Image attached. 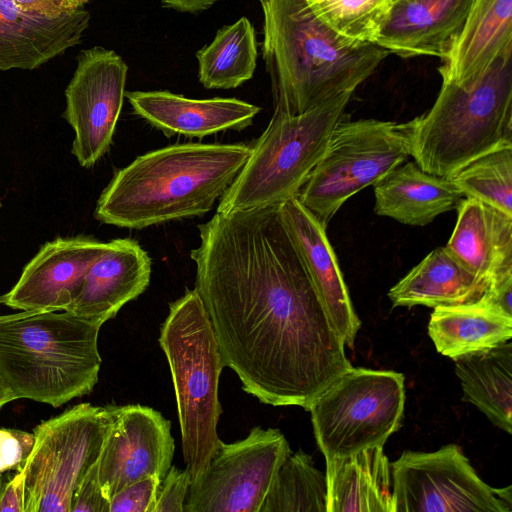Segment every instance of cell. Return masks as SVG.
I'll return each mask as SVG.
<instances>
[{
    "label": "cell",
    "mask_w": 512,
    "mask_h": 512,
    "mask_svg": "<svg viewBox=\"0 0 512 512\" xmlns=\"http://www.w3.org/2000/svg\"><path fill=\"white\" fill-rule=\"evenodd\" d=\"M488 285L464 268L445 247L431 251L388 292L393 307L458 305L479 300Z\"/></svg>",
    "instance_id": "26"
},
{
    "label": "cell",
    "mask_w": 512,
    "mask_h": 512,
    "mask_svg": "<svg viewBox=\"0 0 512 512\" xmlns=\"http://www.w3.org/2000/svg\"><path fill=\"white\" fill-rule=\"evenodd\" d=\"M16 396L0 373V410L9 402L16 400Z\"/></svg>",
    "instance_id": "40"
},
{
    "label": "cell",
    "mask_w": 512,
    "mask_h": 512,
    "mask_svg": "<svg viewBox=\"0 0 512 512\" xmlns=\"http://www.w3.org/2000/svg\"><path fill=\"white\" fill-rule=\"evenodd\" d=\"M257 55L254 27L241 17L196 53L199 81L207 89L239 87L253 77Z\"/></svg>",
    "instance_id": "28"
},
{
    "label": "cell",
    "mask_w": 512,
    "mask_h": 512,
    "mask_svg": "<svg viewBox=\"0 0 512 512\" xmlns=\"http://www.w3.org/2000/svg\"><path fill=\"white\" fill-rule=\"evenodd\" d=\"M151 265L136 240H111L88 269L79 294L66 311L102 326L146 290Z\"/></svg>",
    "instance_id": "19"
},
{
    "label": "cell",
    "mask_w": 512,
    "mask_h": 512,
    "mask_svg": "<svg viewBox=\"0 0 512 512\" xmlns=\"http://www.w3.org/2000/svg\"><path fill=\"white\" fill-rule=\"evenodd\" d=\"M428 334L439 353L456 360L510 341L512 316L482 296L474 302L434 308Z\"/></svg>",
    "instance_id": "25"
},
{
    "label": "cell",
    "mask_w": 512,
    "mask_h": 512,
    "mask_svg": "<svg viewBox=\"0 0 512 512\" xmlns=\"http://www.w3.org/2000/svg\"><path fill=\"white\" fill-rule=\"evenodd\" d=\"M27 464L0 488V512H24Z\"/></svg>",
    "instance_id": "36"
},
{
    "label": "cell",
    "mask_w": 512,
    "mask_h": 512,
    "mask_svg": "<svg viewBox=\"0 0 512 512\" xmlns=\"http://www.w3.org/2000/svg\"><path fill=\"white\" fill-rule=\"evenodd\" d=\"M291 452L275 428L255 426L242 440H220L204 471L191 482L183 512H259Z\"/></svg>",
    "instance_id": "12"
},
{
    "label": "cell",
    "mask_w": 512,
    "mask_h": 512,
    "mask_svg": "<svg viewBox=\"0 0 512 512\" xmlns=\"http://www.w3.org/2000/svg\"><path fill=\"white\" fill-rule=\"evenodd\" d=\"M133 112L167 137L199 139L226 130L241 131L261 108L236 99H191L168 91L125 92Z\"/></svg>",
    "instance_id": "20"
},
{
    "label": "cell",
    "mask_w": 512,
    "mask_h": 512,
    "mask_svg": "<svg viewBox=\"0 0 512 512\" xmlns=\"http://www.w3.org/2000/svg\"><path fill=\"white\" fill-rule=\"evenodd\" d=\"M219 0H161L162 6L179 12L199 13Z\"/></svg>",
    "instance_id": "39"
},
{
    "label": "cell",
    "mask_w": 512,
    "mask_h": 512,
    "mask_svg": "<svg viewBox=\"0 0 512 512\" xmlns=\"http://www.w3.org/2000/svg\"><path fill=\"white\" fill-rule=\"evenodd\" d=\"M191 482L186 469L171 465L158 485L153 512H183Z\"/></svg>",
    "instance_id": "33"
},
{
    "label": "cell",
    "mask_w": 512,
    "mask_h": 512,
    "mask_svg": "<svg viewBox=\"0 0 512 512\" xmlns=\"http://www.w3.org/2000/svg\"><path fill=\"white\" fill-rule=\"evenodd\" d=\"M512 50V0H474L463 31L439 68L442 82L471 85Z\"/></svg>",
    "instance_id": "22"
},
{
    "label": "cell",
    "mask_w": 512,
    "mask_h": 512,
    "mask_svg": "<svg viewBox=\"0 0 512 512\" xmlns=\"http://www.w3.org/2000/svg\"><path fill=\"white\" fill-rule=\"evenodd\" d=\"M483 297L512 316V278L490 287Z\"/></svg>",
    "instance_id": "38"
},
{
    "label": "cell",
    "mask_w": 512,
    "mask_h": 512,
    "mask_svg": "<svg viewBox=\"0 0 512 512\" xmlns=\"http://www.w3.org/2000/svg\"><path fill=\"white\" fill-rule=\"evenodd\" d=\"M0 304H2L1 297H0Z\"/></svg>",
    "instance_id": "42"
},
{
    "label": "cell",
    "mask_w": 512,
    "mask_h": 512,
    "mask_svg": "<svg viewBox=\"0 0 512 512\" xmlns=\"http://www.w3.org/2000/svg\"><path fill=\"white\" fill-rule=\"evenodd\" d=\"M391 464L394 512H511V486L492 488L456 444L404 451Z\"/></svg>",
    "instance_id": "11"
},
{
    "label": "cell",
    "mask_w": 512,
    "mask_h": 512,
    "mask_svg": "<svg viewBox=\"0 0 512 512\" xmlns=\"http://www.w3.org/2000/svg\"><path fill=\"white\" fill-rule=\"evenodd\" d=\"M404 376L391 370L351 367L307 411L325 460L384 446L404 412Z\"/></svg>",
    "instance_id": "9"
},
{
    "label": "cell",
    "mask_w": 512,
    "mask_h": 512,
    "mask_svg": "<svg viewBox=\"0 0 512 512\" xmlns=\"http://www.w3.org/2000/svg\"><path fill=\"white\" fill-rule=\"evenodd\" d=\"M474 0H394L376 45L401 55H449Z\"/></svg>",
    "instance_id": "18"
},
{
    "label": "cell",
    "mask_w": 512,
    "mask_h": 512,
    "mask_svg": "<svg viewBox=\"0 0 512 512\" xmlns=\"http://www.w3.org/2000/svg\"><path fill=\"white\" fill-rule=\"evenodd\" d=\"M109 429L97 461L98 478L110 499L150 476L161 480L172 464L175 443L170 422L139 404L108 405Z\"/></svg>",
    "instance_id": "14"
},
{
    "label": "cell",
    "mask_w": 512,
    "mask_h": 512,
    "mask_svg": "<svg viewBox=\"0 0 512 512\" xmlns=\"http://www.w3.org/2000/svg\"><path fill=\"white\" fill-rule=\"evenodd\" d=\"M198 230L194 290L224 366L261 403L308 410L352 365L279 204L216 212Z\"/></svg>",
    "instance_id": "1"
},
{
    "label": "cell",
    "mask_w": 512,
    "mask_h": 512,
    "mask_svg": "<svg viewBox=\"0 0 512 512\" xmlns=\"http://www.w3.org/2000/svg\"><path fill=\"white\" fill-rule=\"evenodd\" d=\"M34 433L0 428V474L21 470L34 447Z\"/></svg>",
    "instance_id": "34"
},
{
    "label": "cell",
    "mask_w": 512,
    "mask_h": 512,
    "mask_svg": "<svg viewBox=\"0 0 512 512\" xmlns=\"http://www.w3.org/2000/svg\"><path fill=\"white\" fill-rule=\"evenodd\" d=\"M160 481L150 476L123 488L110 499L109 512H153Z\"/></svg>",
    "instance_id": "32"
},
{
    "label": "cell",
    "mask_w": 512,
    "mask_h": 512,
    "mask_svg": "<svg viewBox=\"0 0 512 512\" xmlns=\"http://www.w3.org/2000/svg\"><path fill=\"white\" fill-rule=\"evenodd\" d=\"M109 425L107 406L80 403L35 427L26 462L24 512H71L74 494L97 463Z\"/></svg>",
    "instance_id": "10"
},
{
    "label": "cell",
    "mask_w": 512,
    "mask_h": 512,
    "mask_svg": "<svg viewBox=\"0 0 512 512\" xmlns=\"http://www.w3.org/2000/svg\"><path fill=\"white\" fill-rule=\"evenodd\" d=\"M352 94L341 93L297 115L274 111L216 212L281 204L296 197L326 152Z\"/></svg>",
    "instance_id": "7"
},
{
    "label": "cell",
    "mask_w": 512,
    "mask_h": 512,
    "mask_svg": "<svg viewBox=\"0 0 512 512\" xmlns=\"http://www.w3.org/2000/svg\"><path fill=\"white\" fill-rule=\"evenodd\" d=\"M464 196L512 216V146L479 156L449 177Z\"/></svg>",
    "instance_id": "30"
},
{
    "label": "cell",
    "mask_w": 512,
    "mask_h": 512,
    "mask_svg": "<svg viewBox=\"0 0 512 512\" xmlns=\"http://www.w3.org/2000/svg\"><path fill=\"white\" fill-rule=\"evenodd\" d=\"M409 156V122L341 120L296 197L326 228L350 197L375 185Z\"/></svg>",
    "instance_id": "8"
},
{
    "label": "cell",
    "mask_w": 512,
    "mask_h": 512,
    "mask_svg": "<svg viewBox=\"0 0 512 512\" xmlns=\"http://www.w3.org/2000/svg\"><path fill=\"white\" fill-rule=\"evenodd\" d=\"M159 344L175 390L183 458L191 480L206 468L220 441L218 386L225 367L208 315L197 292L186 289L170 303Z\"/></svg>",
    "instance_id": "6"
},
{
    "label": "cell",
    "mask_w": 512,
    "mask_h": 512,
    "mask_svg": "<svg viewBox=\"0 0 512 512\" xmlns=\"http://www.w3.org/2000/svg\"><path fill=\"white\" fill-rule=\"evenodd\" d=\"M101 325L69 311L0 315V373L17 399L60 407L98 382Z\"/></svg>",
    "instance_id": "4"
},
{
    "label": "cell",
    "mask_w": 512,
    "mask_h": 512,
    "mask_svg": "<svg viewBox=\"0 0 512 512\" xmlns=\"http://www.w3.org/2000/svg\"><path fill=\"white\" fill-rule=\"evenodd\" d=\"M251 152L244 143H177L115 171L97 200L95 218L127 229L208 213Z\"/></svg>",
    "instance_id": "2"
},
{
    "label": "cell",
    "mask_w": 512,
    "mask_h": 512,
    "mask_svg": "<svg viewBox=\"0 0 512 512\" xmlns=\"http://www.w3.org/2000/svg\"><path fill=\"white\" fill-rule=\"evenodd\" d=\"M333 31L356 45L376 44L394 0H307Z\"/></svg>",
    "instance_id": "31"
},
{
    "label": "cell",
    "mask_w": 512,
    "mask_h": 512,
    "mask_svg": "<svg viewBox=\"0 0 512 512\" xmlns=\"http://www.w3.org/2000/svg\"><path fill=\"white\" fill-rule=\"evenodd\" d=\"M455 361L463 401L474 404L497 427L512 433V343Z\"/></svg>",
    "instance_id": "27"
},
{
    "label": "cell",
    "mask_w": 512,
    "mask_h": 512,
    "mask_svg": "<svg viewBox=\"0 0 512 512\" xmlns=\"http://www.w3.org/2000/svg\"><path fill=\"white\" fill-rule=\"evenodd\" d=\"M457 211L446 250L488 289L512 278V216L468 197Z\"/></svg>",
    "instance_id": "21"
},
{
    "label": "cell",
    "mask_w": 512,
    "mask_h": 512,
    "mask_svg": "<svg viewBox=\"0 0 512 512\" xmlns=\"http://www.w3.org/2000/svg\"><path fill=\"white\" fill-rule=\"evenodd\" d=\"M384 446L326 461L327 512H394Z\"/></svg>",
    "instance_id": "24"
},
{
    "label": "cell",
    "mask_w": 512,
    "mask_h": 512,
    "mask_svg": "<svg viewBox=\"0 0 512 512\" xmlns=\"http://www.w3.org/2000/svg\"><path fill=\"white\" fill-rule=\"evenodd\" d=\"M282 221L340 339L354 347L361 322L354 310L326 228L293 197L279 204Z\"/></svg>",
    "instance_id": "16"
},
{
    "label": "cell",
    "mask_w": 512,
    "mask_h": 512,
    "mask_svg": "<svg viewBox=\"0 0 512 512\" xmlns=\"http://www.w3.org/2000/svg\"><path fill=\"white\" fill-rule=\"evenodd\" d=\"M20 6L47 14H61L85 8L90 0H13Z\"/></svg>",
    "instance_id": "37"
},
{
    "label": "cell",
    "mask_w": 512,
    "mask_h": 512,
    "mask_svg": "<svg viewBox=\"0 0 512 512\" xmlns=\"http://www.w3.org/2000/svg\"><path fill=\"white\" fill-rule=\"evenodd\" d=\"M409 127L414 162L438 176L512 146V50L471 85L442 82L433 106Z\"/></svg>",
    "instance_id": "5"
},
{
    "label": "cell",
    "mask_w": 512,
    "mask_h": 512,
    "mask_svg": "<svg viewBox=\"0 0 512 512\" xmlns=\"http://www.w3.org/2000/svg\"><path fill=\"white\" fill-rule=\"evenodd\" d=\"M89 22L85 8L47 14L0 0V70L40 67L79 44Z\"/></svg>",
    "instance_id": "17"
},
{
    "label": "cell",
    "mask_w": 512,
    "mask_h": 512,
    "mask_svg": "<svg viewBox=\"0 0 512 512\" xmlns=\"http://www.w3.org/2000/svg\"><path fill=\"white\" fill-rule=\"evenodd\" d=\"M1 475V474H0ZM0 488H1V477H0Z\"/></svg>",
    "instance_id": "41"
},
{
    "label": "cell",
    "mask_w": 512,
    "mask_h": 512,
    "mask_svg": "<svg viewBox=\"0 0 512 512\" xmlns=\"http://www.w3.org/2000/svg\"><path fill=\"white\" fill-rule=\"evenodd\" d=\"M110 501L104 495L97 463L88 471L74 494L71 512H109Z\"/></svg>",
    "instance_id": "35"
},
{
    "label": "cell",
    "mask_w": 512,
    "mask_h": 512,
    "mask_svg": "<svg viewBox=\"0 0 512 512\" xmlns=\"http://www.w3.org/2000/svg\"><path fill=\"white\" fill-rule=\"evenodd\" d=\"M274 111L297 115L368 79L389 51L356 45L327 26L307 0H258Z\"/></svg>",
    "instance_id": "3"
},
{
    "label": "cell",
    "mask_w": 512,
    "mask_h": 512,
    "mask_svg": "<svg viewBox=\"0 0 512 512\" xmlns=\"http://www.w3.org/2000/svg\"><path fill=\"white\" fill-rule=\"evenodd\" d=\"M374 186V212L411 226H425L438 215L457 209L464 197L449 178L404 162Z\"/></svg>",
    "instance_id": "23"
},
{
    "label": "cell",
    "mask_w": 512,
    "mask_h": 512,
    "mask_svg": "<svg viewBox=\"0 0 512 512\" xmlns=\"http://www.w3.org/2000/svg\"><path fill=\"white\" fill-rule=\"evenodd\" d=\"M109 242L85 236L46 242L26 264L2 304L20 311H66L80 292L84 277Z\"/></svg>",
    "instance_id": "15"
},
{
    "label": "cell",
    "mask_w": 512,
    "mask_h": 512,
    "mask_svg": "<svg viewBox=\"0 0 512 512\" xmlns=\"http://www.w3.org/2000/svg\"><path fill=\"white\" fill-rule=\"evenodd\" d=\"M128 67L112 50L92 47L77 57L66 87L63 118L73 128L71 153L92 167L110 148L125 97Z\"/></svg>",
    "instance_id": "13"
},
{
    "label": "cell",
    "mask_w": 512,
    "mask_h": 512,
    "mask_svg": "<svg viewBox=\"0 0 512 512\" xmlns=\"http://www.w3.org/2000/svg\"><path fill=\"white\" fill-rule=\"evenodd\" d=\"M326 477L299 449L282 462L259 512H327Z\"/></svg>",
    "instance_id": "29"
}]
</instances>
